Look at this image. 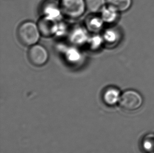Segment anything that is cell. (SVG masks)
I'll use <instances>...</instances> for the list:
<instances>
[{
  "label": "cell",
  "instance_id": "1",
  "mask_svg": "<svg viewBox=\"0 0 154 153\" xmlns=\"http://www.w3.org/2000/svg\"><path fill=\"white\" fill-rule=\"evenodd\" d=\"M17 34L21 43L30 47L37 44L41 36L38 24L32 21L22 23L17 29Z\"/></svg>",
  "mask_w": 154,
  "mask_h": 153
},
{
  "label": "cell",
  "instance_id": "2",
  "mask_svg": "<svg viewBox=\"0 0 154 153\" xmlns=\"http://www.w3.org/2000/svg\"><path fill=\"white\" fill-rule=\"evenodd\" d=\"M144 104L140 93L134 90H127L122 93L119 105L125 112H134L140 110Z\"/></svg>",
  "mask_w": 154,
  "mask_h": 153
},
{
  "label": "cell",
  "instance_id": "3",
  "mask_svg": "<svg viewBox=\"0 0 154 153\" xmlns=\"http://www.w3.org/2000/svg\"><path fill=\"white\" fill-rule=\"evenodd\" d=\"M60 4L63 14L71 19L82 16L87 10L85 0H60Z\"/></svg>",
  "mask_w": 154,
  "mask_h": 153
},
{
  "label": "cell",
  "instance_id": "4",
  "mask_svg": "<svg viewBox=\"0 0 154 153\" xmlns=\"http://www.w3.org/2000/svg\"><path fill=\"white\" fill-rule=\"evenodd\" d=\"M28 58L34 66L41 67L46 64L48 59V51L43 46L35 44L30 47L28 52Z\"/></svg>",
  "mask_w": 154,
  "mask_h": 153
},
{
  "label": "cell",
  "instance_id": "5",
  "mask_svg": "<svg viewBox=\"0 0 154 153\" xmlns=\"http://www.w3.org/2000/svg\"><path fill=\"white\" fill-rule=\"evenodd\" d=\"M57 21L48 17L43 16L37 24L41 36L45 38H51L57 34L59 26Z\"/></svg>",
  "mask_w": 154,
  "mask_h": 153
},
{
  "label": "cell",
  "instance_id": "6",
  "mask_svg": "<svg viewBox=\"0 0 154 153\" xmlns=\"http://www.w3.org/2000/svg\"><path fill=\"white\" fill-rule=\"evenodd\" d=\"M43 16L59 21L63 14L60 1L56 0H46L42 8Z\"/></svg>",
  "mask_w": 154,
  "mask_h": 153
},
{
  "label": "cell",
  "instance_id": "7",
  "mask_svg": "<svg viewBox=\"0 0 154 153\" xmlns=\"http://www.w3.org/2000/svg\"><path fill=\"white\" fill-rule=\"evenodd\" d=\"M122 93L116 87H107L104 89L102 94V99L106 106H114L119 104Z\"/></svg>",
  "mask_w": 154,
  "mask_h": 153
},
{
  "label": "cell",
  "instance_id": "8",
  "mask_svg": "<svg viewBox=\"0 0 154 153\" xmlns=\"http://www.w3.org/2000/svg\"><path fill=\"white\" fill-rule=\"evenodd\" d=\"M104 23L101 16L93 15L88 17L86 21V25L89 31L96 33L102 28Z\"/></svg>",
  "mask_w": 154,
  "mask_h": 153
},
{
  "label": "cell",
  "instance_id": "9",
  "mask_svg": "<svg viewBox=\"0 0 154 153\" xmlns=\"http://www.w3.org/2000/svg\"><path fill=\"white\" fill-rule=\"evenodd\" d=\"M88 38L86 32L82 28H75L70 36L71 41L76 45H81L87 42L88 40Z\"/></svg>",
  "mask_w": 154,
  "mask_h": 153
},
{
  "label": "cell",
  "instance_id": "10",
  "mask_svg": "<svg viewBox=\"0 0 154 153\" xmlns=\"http://www.w3.org/2000/svg\"><path fill=\"white\" fill-rule=\"evenodd\" d=\"M131 3V0H106V5L114 8L119 12L128 10Z\"/></svg>",
  "mask_w": 154,
  "mask_h": 153
},
{
  "label": "cell",
  "instance_id": "11",
  "mask_svg": "<svg viewBox=\"0 0 154 153\" xmlns=\"http://www.w3.org/2000/svg\"><path fill=\"white\" fill-rule=\"evenodd\" d=\"M119 12L110 6H106L101 11V17L104 23H112L118 18Z\"/></svg>",
  "mask_w": 154,
  "mask_h": 153
},
{
  "label": "cell",
  "instance_id": "12",
  "mask_svg": "<svg viewBox=\"0 0 154 153\" xmlns=\"http://www.w3.org/2000/svg\"><path fill=\"white\" fill-rule=\"evenodd\" d=\"M86 9L93 14L101 12L106 6V0H85Z\"/></svg>",
  "mask_w": 154,
  "mask_h": 153
},
{
  "label": "cell",
  "instance_id": "13",
  "mask_svg": "<svg viewBox=\"0 0 154 153\" xmlns=\"http://www.w3.org/2000/svg\"><path fill=\"white\" fill-rule=\"evenodd\" d=\"M141 146L146 153H154V134H149L144 137Z\"/></svg>",
  "mask_w": 154,
  "mask_h": 153
},
{
  "label": "cell",
  "instance_id": "14",
  "mask_svg": "<svg viewBox=\"0 0 154 153\" xmlns=\"http://www.w3.org/2000/svg\"><path fill=\"white\" fill-rule=\"evenodd\" d=\"M65 58L69 62L75 64L81 59V55L75 48H70L65 52Z\"/></svg>",
  "mask_w": 154,
  "mask_h": 153
},
{
  "label": "cell",
  "instance_id": "15",
  "mask_svg": "<svg viewBox=\"0 0 154 153\" xmlns=\"http://www.w3.org/2000/svg\"><path fill=\"white\" fill-rule=\"evenodd\" d=\"M119 38V34L113 29H107L103 36L104 41L109 44H114L116 42Z\"/></svg>",
  "mask_w": 154,
  "mask_h": 153
},
{
  "label": "cell",
  "instance_id": "16",
  "mask_svg": "<svg viewBox=\"0 0 154 153\" xmlns=\"http://www.w3.org/2000/svg\"><path fill=\"white\" fill-rule=\"evenodd\" d=\"M104 41L103 38H100V36H95L93 38H91V39L88 40V42H89L90 44V46L93 50L95 49H97L100 45H102V44Z\"/></svg>",
  "mask_w": 154,
  "mask_h": 153
}]
</instances>
